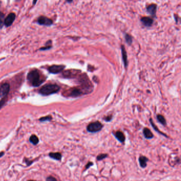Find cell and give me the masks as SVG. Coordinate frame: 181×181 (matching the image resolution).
<instances>
[{
    "label": "cell",
    "mask_w": 181,
    "mask_h": 181,
    "mask_svg": "<svg viewBox=\"0 0 181 181\" xmlns=\"http://www.w3.org/2000/svg\"><path fill=\"white\" fill-rule=\"evenodd\" d=\"M78 81L80 84V87L84 94L90 93L93 90V85L86 73L80 74L78 76Z\"/></svg>",
    "instance_id": "6da1fadb"
},
{
    "label": "cell",
    "mask_w": 181,
    "mask_h": 181,
    "mask_svg": "<svg viewBox=\"0 0 181 181\" xmlns=\"http://www.w3.org/2000/svg\"><path fill=\"white\" fill-rule=\"evenodd\" d=\"M27 79L29 83L33 86L37 87L40 85L44 82L43 78L40 75L39 71L32 70L30 71L27 75Z\"/></svg>",
    "instance_id": "7a4b0ae2"
},
{
    "label": "cell",
    "mask_w": 181,
    "mask_h": 181,
    "mask_svg": "<svg viewBox=\"0 0 181 181\" xmlns=\"http://www.w3.org/2000/svg\"><path fill=\"white\" fill-rule=\"evenodd\" d=\"M60 89V86L56 84H48L41 87L39 92L43 95H49L58 92Z\"/></svg>",
    "instance_id": "3957f363"
},
{
    "label": "cell",
    "mask_w": 181,
    "mask_h": 181,
    "mask_svg": "<svg viewBox=\"0 0 181 181\" xmlns=\"http://www.w3.org/2000/svg\"><path fill=\"white\" fill-rule=\"evenodd\" d=\"M103 127L102 123L99 121H95L89 123L87 127V131L89 133H95L101 131Z\"/></svg>",
    "instance_id": "277c9868"
},
{
    "label": "cell",
    "mask_w": 181,
    "mask_h": 181,
    "mask_svg": "<svg viewBox=\"0 0 181 181\" xmlns=\"http://www.w3.org/2000/svg\"><path fill=\"white\" fill-rule=\"evenodd\" d=\"M66 96L72 97H79L81 95H84V92H82V89L80 87H73L71 88L70 89L68 90L66 92L65 94Z\"/></svg>",
    "instance_id": "5b68a950"
},
{
    "label": "cell",
    "mask_w": 181,
    "mask_h": 181,
    "mask_svg": "<svg viewBox=\"0 0 181 181\" xmlns=\"http://www.w3.org/2000/svg\"><path fill=\"white\" fill-rule=\"evenodd\" d=\"M81 71L79 69H69L63 73V76L67 78H75L79 76Z\"/></svg>",
    "instance_id": "8992f818"
},
{
    "label": "cell",
    "mask_w": 181,
    "mask_h": 181,
    "mask_svg": "<svg viewBox=\"0 0 181 181\" xmlns=\"http://www.w3.org/2000/svg\"><path fill=\"white\" fill-rule=\"evenodd\" d=\"M37 22L40 25L45 26H51L53 23V21L51 19L45 16H40L37 20Z\"/></svg>",
    "instance_id": "52a82bcc"
},
{
    "label": "cell",
    "mask_w": 181,
    "mask_h": 181,
    "mask_svg": "<svg viewBox=\"0 0 181 181\" xmlns=\"http://www.w3.org/2000/svg\"><path fill=\"white\" fill-rule=\"evenodd\" d=\"M65 66L64 65H52L51 66L49 67L48 70L49 73L52 74H58L62 72L65 68Z\"/></svg>",
    "instance_id": "ba28073f"
},
{
    "label": "cell",
    "mask_w": 181,
    "mask_h": 181,
    "mask_svg": "<svg viewBox=\"0 0 181 181\" xmlns=\"http://www.w3.org/2000/svg\"><path fill=\"white\" fill-rule=\"evenodd\" d=\"M16 18L15 14L14 13H11L8 15L4 20V25L6 27H10L14 22Z\"/></svg>",
    "instance_id": "9c48e42d"
},
{
    "label": "cell",
    "mask_w": 181,
    "mask_h": 181,
    "mask_svg": "<svg viewBox=\"0 0 181 181\" xmlns=\"http://www.w3.org/2000/svg\"><path fill=\"white\" fill-rule=\"evenodd\" d=\"M10 90V85L8 83H4L0 87V97H4L7 96Z\"/></svg>",
    "instance_id": "30bf717a"
},
{
    "label": "cell",
    "mask_w": 181,
    "mask_h": 181,
    "mask_svg": "<svg viewBox=\"0 0 181 181\" xmlns=\"http://www.w3.org/2000/svg\"><path fill=\"white\" fill-rule=\"evenodd\" d=\"M121 52H122V59L123 63L124 64L125 68H127L128 65V55L126 53V51L125 49L124 46L122 45L121 46Z\"/></svg>",
    "instance_id": "8fae6325"
},
{
    "label": "cell",
    "mask_w": 181,
    "mask_h": 181,
    "mask_svg": "<svg viewBox=\"0 0 181 181\" xmlns=\"http://www.w3.org/2000/svg\"><path fill=\"white\" fill-rule=\"evenodd\" d=\"M115 137H116V138L119 140L121 143H124L125 140V137L122 131H117L116 132H115L114 134Z\"/></svg>",
    "instance_id": "7c38bea8"
},
{
    "label": "cell",
    "mask_w": 181,
    "mask_h": 181,
    "mask_svg": "<svg viewBox=\"0 0 181 181\" xmlns=\"http://www.w3.org/2000/svg\"><path fill=\"white\" fill-rule=\"evenodd\" d=\"M141 20L142 23L145 26L147 27H150L152 25L153 22L151 18L148 17H143L141 19Z\"/></svg>",
    "instance_id": "4fadbf2b"
},
{
    "label": "cell",
    "mask_w": 181,
    "mask_h": 181,
    "mask_svg": "<svg viewBox=\"0 0 181 181\" xmlns=\"http://www.w3.org/2000/svg\"><path fill=\"white\" fill-rule=\"evenodd\" d=\"M143 133L144 137L147 139H151L153 137V135L152 133L151 130L147 128H145L143 129Z\"/></svg>",
    "instance_id": "5bb4252c"
},
{
    "label": "cell",
    "mask_w": 181,
    "mask_h": 181,
    "mask_svg": "<svg viewBox=\"0 0 181 181\" xmlns=\"http://www.w3.org/2000/svg\"><path fill=\"white\" fill-rule=\"evenodd\" d=\"M148 158L144 156H141L139 157V161L140 165L141 167L144 168L147 166V163L148 162Z\"/></svg>",
    "instance_id": "9a60e30c"
},
{
    "label": "cell",
    "mask_w": 181,
    "mask_h": 181,
    "mask_svg": "<svg viewBox=\"0 0 181 181\" xmlns=\"http://www.w3.org/2000/svg\"><path fill=\"white\" fill-rule=\"evenodd\" d=\"M49 156L57 160H61L62 158V155L60 153H50L49 154Z\"/></svg>",
    "instance_id": "2e32d148"
},
{
    "label": "cell",
    "mask_w": 181,
    "mask_h": 181,
    "mask_svg": "<svg viewBox=\"0 0 181 181\" xmlns=\"http://www.w3.org/2000/svg\"><path fill=\"white\" fill-rule=\"evenodd\" d=\"M147 11L150 14L154 15L156 14V5L155 4H152L149 5L147 7Z\"/></svg>",
    "instance_id": "e0dca14e"
},
{
    "label": "cell",
    "mask_w": 181,
    "mask_h": 181,
    "mask_svg": "<svg viewBox=\"0 0 181 181\" xmlns=\"http://www.w3.org/2000/svg\"><path fill=\"white\" fill-rule=\"evenodd\" d=\"M30 142L31 143H32L33 145H37L38 143H39V139L35 135H32L30 137Z\"/></svg>",
    "instance_id": "ac0fdd59"
},
{
    "label": "cell",
    "mask_w": 181,
    "mask_h": 181,
    "mask_svg": "<svg viewBox=\"0 0 181 181\" xmlns=\"http://www.w3.org/2000/svg\"><path fill=\"white\" fill-rule=\"evenodd\" d=\"M157 119L158 120V121L162 124L163 126H166V121L165 117L162 116L161 114H158L157 116Z\"/></svg>",
    "instance_id": "d6986e66"
},
{
    "label": "cell",
    "mask_w": 181,
    "mask_h": 181,
    "mask_svg": "<svg viewBox=\"0 0 181 181\" xmlns=\"http://www.w3.org/2000/svg\"><path fill=\"white\" fill-rule=\"evenodd\" d=\"M4 20H5L4 14L2 12H0V29H1L4 26Z\"/></svg>",
    "instance_id": "ffe728a7"
},
{
    "label": "cell",
    "mask_w": 181,
    "mask_h": 181,
    "mask_svg": "<svg viewBox=\"0 0 181 181\" xmlns=\"http://www.w3.org/2000/svg\"><path fill=\"white\" fill-rule=\"evenodd\" d=\"M150 123H151V125L152 127H153V128L154 129V130H156V131H157V132H158L159 134H161V135H163V136H166V137H167L165 134H164V133H162V132H161V131H160V130H159V129H158V128H157V127L154 124V123H153V121H152V119L151 118L150 119Z\"/></svg>",
    "instance_id": "44dd1931"
},
{
    "label": "cell",
    "mask_w": 181,
    "mask_h": 181,
    "mask_svg": "<svg viewBox=\"0 0 181 181\" xmlns=\"http://www.w3.org/2000/svg\"><path fill=\"white\" fill-rule=\"evenodd\" d=\"M125 40H126V43L130 45H131L132 43V38L131 36L128 34H126L125 35Z\"/></svg>",
    "instance_id": "7402d4cb"
},
{
    "label": "cell",
    "mask_w": 181,
    "mask_h": 181,
    "mask_svg": "<svg viewBox=\"0 0 181 181\" xmlns=\"http://www.w3.org/2000/svg\"><path fill=\"white\" fill-rule=\"evenodd\" d=\"M7 101V97H3L2 99L0 101V109H1L2 107L5 105Z\"/></svg>",
    "instance_id": "603a6c76"
},
{
    "label": "cell",
    "mask_w": 181,
    "mask_h": 181,
    "mask_svg": "<svg viewBox=\"0 0 181 181\" xmlns=\"http://www.w3.org/2000/svg\"><path fill=\"white\" fill-rule=\"evenodd\" d=\"M107 157V155L106 154H100V155H99L97 156V159L98 160H103V159L106 158Z\"/></svg>",
    "instance_id": "cb8c5ba5"
},
{
    "label": "cell",
    "mask_w": 181,
    "mask_h": 181,
    "mask_svg": "<svg viewBox=\"0 0 181 181\" xmlns=\"http://www.w3.org/2000/svg\"><path fill=\"white\" fill-rule=\"evenodd\" d=\"M52 119V118L51 117V116H46V117H42V118H41L40 119H39V121H50L51 119Z\"/></svg>",
    "instance_id": "d4e9b609"
},
{
    "label": "cell",
    "mask_w": 181,
    "mask_h": 181,
    "mask_svg": "<svg viewBox=\"0 0 181 181\" xmlns=\"http://www.w3.org/2000/svg\"><path fill=\"white\" fill-rule=\"evenodd\" d=\"M46 181H57V179L52 176H49L46 178Z\"/></svg>",
    "instance_id": "484cf974"
},
{
    "label": "cell",
    "mask_w": 181,
    "mask_h": 181,
    "mask_svg": "<svg viewBox=\"0 0 181 181\" xmlns=\"http://www.w3.org/2000/svg\"><path fill=\"white\" fill-rule=\"evenodd\" d=\"M112 119H113V116H112V115H110V116H108L106 117L104 119L106 122H109V121H111L112 120Z\"/></svg>",
    "instance_id": "4316f807"
},
{
    "label": "cell",
    "mask_w": 181,
    "mask_h": 181,
    "mask_svg": "<svg viewBox=\"0 0 181 181\" xmlns=\"http://www.w3.org/2000/svg\"><path fill=\"white\" fill-rule=\"evenodd\" d=\"M52 48L51 46H48L46 45V46L45 47H42L40 49V50L41 51H45V50H47V49H49Z\"/></svg>",
    "instance_id": "83f0119b"
},
{
    "label": "cell",
    "mask_w": 181,
    "mask_h": 181,
    "mask_svg": "<svg viewBox=\"0 0 181 181\" xmlns=\"http://www.w3.org/2000/svg\"><path fill=\"white\" fill-rule=\"evenodd\" d=\"M93 164V163H92V162H89L88 164H87V166H86V169H88L90 166H92Z\"/></svg>",
    "instance_id": "f1b7e54d"
},
{
    "label": "cell",
    "mask_w": 181,
    "mask_h": 181,
    "mask_svg": "<svg viewBox=\"0 0 181 181\" xmlns=\"http://www.w3.org/2000/svg\"><path fill=\"white\" fill-rule=\"evenodd\" d=\"M4 155V152H0V158L2 157V156Z\"/></svg>",
    "instance_id": "f546056e"
},
{
    "label": "cell",
    "mask_w": 181,
    "mask_h": 181,
    "mask_svg": "<svg viewBox=\"0 0 181 181\" xmlns=\"http://www.w3.org/2000/svg\"><path fill=\"white\" fill-rule=\"evenodd\" d=\"M37 1H38V0H33V4H34V5H35V4H36V3H37Z\"/></svg>",
    "instance_id": "4dcf8cb0"
},
{
    "label": "cell",
    "mask_w": 181,
    "mask_h": 181,
    "mask_svg": "<svg viewBox=\"0 0 181 181\" xmlns=\"http://www.w3.org/2000/svg\"><path fill=\"white\" fill-rule=\"evenodd\" d=\"M67 2L70 3V2H71L73 1V0H67Z\"/></svg>",
    "instance_id": "1f68e13d"
},
{
    "label": "cell",
    "mask_w": 181,
    "mask_h": 181,
    "mask_svg": "<svg viewBox=\"0 0 181 181\" xmlns=\"http://www.w3.org/2000/svg\"><path fill=\"white\" fill-rule=\"evenodd\" d=\"M28 181H34V180H28Z\"/></svg>",
    "instance_id": "d6a6232c"
},
{
    "label": "cell",
    "mask_w": 181,
    "mask_h": 181,
    "mask_svg": "<svg viewBox=\"0 0 181 181\" xmlns=\"http://www.w3.org/2000/svg\"><path fill=\"white\" fill-rule=\"evenodd\" d=\"M0 4H1V3H0Z\"/></svg>",
    "instance_id": "836d02e7"
}]
</instances>
